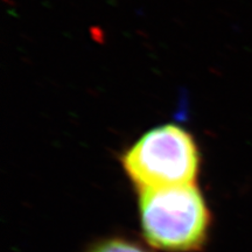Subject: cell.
<instances>
[{
	"instance_id": "1",
	"label": "cell",
	"mask_w": 252,
	"mask_h": 252,
	"mask_svg": "<svg viewBox=\"0 0 252 252\" xmlns=\"http://www.w3.org/2000/svg\"><path fill=\"white\" fill-rule=\"evenodd\" d=\"M139 209L145 238L160 250L195 251L206 241L210 215L195 184L140 190Z\"/></svg>"
},
{
	"instance_id": "3",
	"label": "cell",
	"mask_w": 252,
	"mask_h": 252,
	"mask_svg": "<svg viewBox=\"0 0 252 252\" xmlns=\"http://www.w3.org/2000/svg\"><path fill=\"white\" fill-rule=\"evenodd\" d=\"M89 252H149L139 245L125 241V239L113 238L96 244Z\"/></svg>"
},
{
	"instance_id": "2",
	"label": "cell",
	"mask_w": 252,
	"mask_h": 252,
	"mask_svg": "<svg viewBox=\"0 0 252 252\" xmlns=\"http://www.w3.org/2000/svg\"><path fill=\"white\" fill-rule=\"evenodd\" d=\"M126 174L138 190L193 185L200 153L193 135L176 124L144 133L122 157Z\"/></svg>"
}]
</instances>
